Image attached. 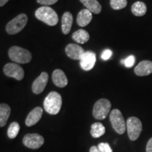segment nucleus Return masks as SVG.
<instances>
[{
	"mask_svg": "<svg viewBox=\"0 0 152 152\" xmlns=\"http://www.w3.org/2000/svg\"><path fill=\"white\" fill-rule=\"evenodd\" d=\"M62 105V98L58 92H51L44 101V109L51 115H56L60 111Z\"/></svg>",
	"mask_w": 152,
	"mask_h": 152,
	"instance_id": "1",
	"label": "nucleus"
},
{
	"mask_svg": "<svg viewBox=\"0 0 152 152\" xmlns=\"http://www.w3.org/2000/svg\"><path fill=\"white\" fill-rule=\"evenodd\" d=\"M35 17L49 26H56L58 21V17L56 11L47 6L38 8L35 11Z\"/></svg>",
	"mask_w": 152,
	"mask_h": 152,
	"instance_id": "2",
	"label": "nucleus"
},
{
	"mask_svg": "<svg viewBox=\"0 0 152 152\" xmlns=\"http://www.w3.org/2000/svg\"><path fill=\"white\" fill-rule=\"evenodd\" d=\"M9 56L11 61L21 64H28L32 59V54L29 51L18 46L9 49Z\"/></svg>",
	"mask_w": 152,
	"mask_h": 152,
	"instance_id": "3",
	"label": "nucleus"
},
{
	"mask_svg": "<svg viewBox=\"0 0 152 152\" xmlns=\"http://www.w3.org/2000/svg\"><path fill=\"white\" fill-rule=\"evenodd\" d=\"M111 104L106 99H101L94 104L92 114L94 118L97 120L105 119L110 113Z\"/></svg>",
	"mask_w": 152,
	"mask_h": 152,
	"instance_id": "4",
	"label": "nucleus"
},
{
	"mask_svg": "<svg viewBox=\"0 0 152 152\" xmlns=\"http://www.w3.org/2000/svg\"><path fill=\"white\" fill-rule=\"evenodd\" d=\"M27 23V15L20 14L7 23L6 26V30L9 35H16L23 29Z\"/></svg>",
	"mask_w": 152,
	"mask_h": 152,
	"instance_id": "5",
	"label": "nucleus"
},
{
	"mask_svg": "<svg viewBox=\"0 0 152 152\" xmlns=\"http://www.w3.org/2000/svg\"><path fill=\"white\" fill-rule=\"evenodd\" d=\"M127 131L129 138L132 141L137 140L142 130V123L137 117H130L126 122Z\"/></svg>",
	"mask_w": 152,
	"mask_h": 152,
	"instance_id": "6",
	"label": "nucleus"
},
{
	"mask_svg": "<svg viewBox=\"0 0 152 152\" xmlns=\"http://www.w3.org/2000/svg\"><path fill=\"white\" fill-rule=\"evenodd\" d=\"M110 121L113 130L118 134H123L126 130V123L121 111L118 109H113L110 113Z\"/></svg>",
	"mask_w": 152,
	"mask_h": 152,
	"instance_id": "7",
	"label": "nucleus"
},
{
	"mask_svg": "<svg viewBox=\"0 0 152 152\" xmlns=\"http://www.w3.org/2000/svg\"><path fill=\"white\" fill-rule=\"evenodd\" d=\"M23 142L26 147L32 149H37L45 143V139L42 136L37 133L27 134L23 139Z\"/></svg>",
	"mask_w": 152,
	"mask_h": 152,
	"instance_id": "8",
	"label": "nucleus"
},
{
	"mask_svg": "<svg viewBox=\"0 0 152 152\" xmlns=\"http://www.w3.org/2000/svg\"><path fill=\"white\" fill-rule=\"evenodd\" d=\"M4 73L7 76L15 78L17 80H21L24 77V70L18 64L9 63L4 67Z\"/></svg>",
	"mask_w": 152,
	"mask_h": 152,
	"instance_id": "9",
	"label": "nucleus"
},
{
	"mask_svg": "<svg viewBox=\"0 0 152 152\" xmlns=\"http://www.w3.org/2000/svg\"><path fill=\"white\" fill-rule=\"evenodd\" d=\"M49 75L46 72H42L33 82L32 85V90L34 94H39L43 92L48 83Z\"/></svg>",
	"mask_w": 152,
	"mask_h": 152,
	"instance_id": "10",
	"label": "nucleus"
},
{
	"mask_svg": "<svg viewBox=\"0 0 152 152\" xmlns=\"http://www.w3.org/2000/svg\"><path fill=\"white\" fill-rule=\"evenodd\" d=\"M80 61L81 68L85 71H89L94 68L96 62V54L92 51H87Z\"/></svg>",
	"mask_w": 152,
	"mask_h": 152,
	"instance_id": "11",
	"label": "nucleus"
},
{
	"mask_svg": "<svg viewBox=\"0 0 152 152\" xmlns=\"http://www.w3.org/2000/svg\"><path fill=\"white\" fill-rule=\"evenodd\" d=\"M66 53L67 56L73 60H80L85 51L83 47L76 44H69L66 47Z\"/></svg>",
	"mask_w": 152,
	"mask_h": 152,
	"instance_id": "12",
	"label": "nucleus"
},
{
	"mask_svg": "<svg viewBox=\"0 0 152 152\" xmlns=\"http://www.w3.org/2000/svg\"><path fill=\"white\" fill-rule=\"evenodd\" d=\"M134 73L138 76H147L152 73V61L148 60L142 61L134 68Z\"/></svg>",
	"mask_w": 152,
	"mask_h": 152,
	"instance_id": "13",
	"label": "nucleus"
},
{
	"mask_svg": "<svg viewBox=\"0 0 152 152\" xmlns=\"http://www.w3.org/2000/svg\"><path fill=\"white\" fill-rule=\"evenodd\" d=\"M43 111L41 107H35L30 112L26 119V125L28 127H31L37 123L42 116Z\"/></svg>",
	"mask_w": 152,
	"mask_h": 152,
	"instance_id": "14",
	"label": "nucleus"
},
{
	"mask_svg": "<svg viewBox=\"0 0 152 152\" xmlns=\"http://www.w3.org/2000/svg\"><path fill=\"white\" fill-rule=\"evenodd\" d=\"M52 81L56 86L65 87L68 85V78L64 72L61 69H56L52 73Z\"/></svg>",
	"mask_w": 152,
	"mask_h": 152,
	"instance_id": "15",
	"label": "nucleus"
},
{
	"mask_svg": "<svg viewBox=\"0 0 152 152\" xmlns=\"http://www.w3.org/2000/svg\"><path fill=\"white\" fill-rule=\"evenodd\" d=\"M92 20V13L88 9H82L77 14V23L81 27H85Z\"/></svg>",
	"mask_w": 152,
	"mask_h": 152,
	"instance_id": "16",
	"label": "nucleus"
},
{
	"mask_svg": "<svg viewBox=\"0 0 152 152\" xmlns=\"http://www.w3.org/2000/svg\"><path fill=\"white\" fill-rule=\"evenodd\" d=\"M73 18L71 13L68 12V11L64 13L61 18V29L63 33L67 35L70 33L72 24H73Z\"/></svg>",
	"mask_w": 152,
	"mask_h": 152,
	"instance_id": "17",
	"label": "nucleus"
},
{
	"mask_svg": "<svg viewBox=\"0 0 152 152\" xmlns=\"http://www.w3.org/2000/svg\"><path fill=\"white\" fill-rule=\"evenodd\" d=\"M80 1L92 14H99L102 11V6L97 0H80Z\"/></svg>",
	"mask_w": 152,
	"mask_h": 152,
	"instance_id": "18",
	"label": "nucleus"
},
{
	"mask_svg": "<svg viewBox=\"0 0 152 152\" xmlns=\"http://www.w3.org/2000/svg\"><path fill=\"white\" fill-rule=\"evenodd\" d=\"M11 114V108L8 104H0V127L4 126L7 124Z\"/></svg>",
	"mask_w": 152,
	"mask_h": 152,
	"instance_id": "19",
	"label": "nucleus"
},
{
	"mask_svg": "<svg viewBox=\"0 0 152 152\" xmlns=\"http://www.w3.org/2000/svg\"><path fill=\"white\" fill-rule=\"evenodd\" d=\"M72 38L74 41L79 44H85L90 39V35L85 30L80 29L72 35Z\"/></svg>",
	"mask_w": 152,
	"mask_h": 152,
	"instance_id": "20",
	"label": "nucleus"
},
{
	"mask_svg": "<svg viewBox=\"0 0 152 152\" xmlns=\"http://www.w3.org/2000/svg\"><path fill=\"white\" fill-rule=\"evenodd\" d=\"M147 11V5L142 1H136L131 7V11L136 16H143Z\"/></svg>",
	"mask_w": 152,
	"mask_h": 152,
	"instance_id": "21",
	"label": "nucleus"
},
{
	"mask_svg": "<svg viewBox=\"0 0 152 152\" xmlns=\"http://www.w3.org/2000/svg\"><path fill=\"white\" fill-rule=\"evenodd\" d=\"M106 129L101 123H94L91 125L90 134L92 137L99 138L105 134Z\"/></svg>",
	"mask_w": 152,
	"mask_h": 152,
	"instance_id": "22",
	"label": "nucleus"
},
{
	"mask_svg": "<svg viewBox=\"0 0 152 152\" xmlns=\"http://www.w3.org/2000/svg\"><path fill=\"white\" fill-rule=\"evenodd\" d=\"M19 131H20V125L17 122H13L9 126L8 130H7V135L9 138L14 139L18 135Z\"/></svg>",
	"mask_w": 152,
	"mask_h": 152,
	"instance_id": "23",
	"label": "nucleus"
},
{
	"mask_svg": "<svg viewBox=\"0 0 152 152\" xmlns=\"http://www.w3.org/2000/svg\"><path fill=\"white\" fill-rule=\"evenodd\" d=\"M110 4L111 8L114 10H121L126 7L128 1L127 0H111Z\"/></svg>",
	"mask_w": 152,
	"mask_h": 152,
	"instance_id": "24",
	"label": "nucleus"
},
{
	"mask_svg": "<svg viewBox=\"0 0 152 152\" xmlns=\"http://www.w3.org/2000/svg\"><path fill=\"white\" fill-rule=\"evenodd\" d=\"M123 63L127 68L132 67L134 66V63H135V57L133 56V55H130L128 58H126V59L123 61Z\"/></svg>",
	"mask_w": 152,
	"mask_h": 152,
	"instance_id": "25",
	"label": "nucleus"
},
{
	"mask_svg": "<svg viewBox=\"0 0 152 152\" xmlns=\"http://www.w3.org/2000/svg\"><path fill=\"white\" fill-rule=\"evenodd\" d=\"M97 147L100 152H113L112 149L108 143L102 142V143L99 144Z\"/></svg>",
	"mask_w": 152,
	"mask_h": 152,
	"instance_id": "26",
	"label": "nucleus"
},
{
	"mask_svg": "<svg viewBox=\"0 0 152 152\" xmlns=\"http://www.w3.org/2000/svg\"><path fill=\"white\" fill-rule=\"evenodd\" d=\"M38 3L43 6H47L48 7L49 5L54 4L58 1V0H36Z\"/></svg>",
	"mask_w": 152,
	"mask_h": 152,
	"instance_id": "27",
	"label": "nucleus"
},
{
	"mask_svg": "<svg viewBox=\"0 0 152 152\" xmlns=\"http://www.w3.org/2000/svg\"><path fill=\"white\" fill-rule=\"evenodd\" d=\"M112 56V52L110 49H106V50H104L103 52H102V58L104 61H106L108 59H109L110 58H111Z\"/></svg>",
	"mask_w": 152,
	"mask_h": 152,
	"instance_id": "28",
	"label": "nucleus"
},
{
	"mask_svg": "<svg viewBox=\"0 0 152 152\" xmlns=\"http://www.w3.org/2000/svg\"><path fill=\"white\" fill-rule=\"evenodd\" d=\"M146 151L147 152H152V137L148 141L147 147H146Z\"/></svg>",
	"mask_w": 152,
	"mask_h": 152,
	"instance_id": "29",
	"label": "nucleus"
},
{
	"mask_svg": "<svg viewBox=\"0 0 152 152\" xmlns=\"http://www.w3.org/2000/svg\"><path fill=\"white\" fill-rule=\"evenodd\" d=\"M90 152H100L99 150L98 147L96 146H92V147L90 149Z\"/></svg>",
	"mask_w": 152,
	"mask_h": 152,
	"instance_id": "30",
	"label": "nucleus"
},
{
	"mask_svg": "<svg viewBox=\"0 0 152 152\" xmlns=\"http://www.w3.org/2000/svg\"><path fill=\"white\" fill-rule=\"evenodd\" d=\"M9 1V0H0V6L3 7Z\"/></svg>",
	"mask_w": 152,
	"mask_h": 152,
	"instance_id": "31",
	"label": "nucleus"
}]
</instances>
